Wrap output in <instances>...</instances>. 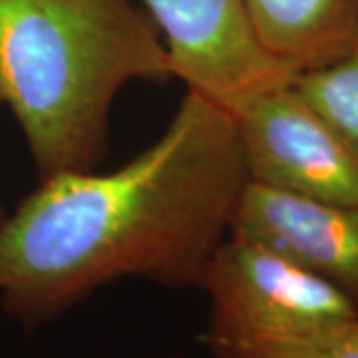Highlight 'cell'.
I'll use <instances>...</instances> for the list:
<instances>
[{
    "mask_svg": "<svg viewBox=\"0 0 358 358\" xmlns=\"http://www.w3.org/2000/svg\"><path fill=\"white\" fill-rule=\"evenodd\" d=\"M213 358H322L358 319L333 282L263 245L227 235L205 271Z\"/></svg>",
    "mask_w": 358,
    "mask_h": 358,
    "instance_id": "3",
    "label": "cell"
},
{
    "mask_svg": "<svg viewBox=\"0 0 358 358\" xmlns=\"http://www.w3.org/2000/svg\"><path fill=\"white\" fill-rule=\"evenodd\" d=\"M322 358H358V319L346 329Z\"/></svg>",
    "mask_w": 358,
    "mask_h": 358,
    "instance_id": "9",
    "label": "cell"
},
{
    "mask_svg": "<svg viewBox=\"0 0 358 358\" xmlns=\"http://www.w3.org/2000/svg\"><path fill=\"white\" fill-rule=\"evenodd\" d=\"M249 181L358 207V148L294 90L293 80L235 112Z\"/></svg>",
    "mask_w": 358,
    "mask_h": 358,
    "instance_id": "4",
    "label": "cell"
},
{
    "mask_svg": "<svg viewBox=\"0 0 358 358\" xmlns=\"http://www.w3.org/2000/svg\"><path fill=\"white\" fill-rule=\"evenodd\" d=\"M294 90L358 148V40L329 64L299 72Z\"/></svg>",
    "mask_w": 358,
    "mask_h": 358,
    "instance_id": "8",
    "label": "cell"
},
{
    "mask_svg": "<svg viewBox=\"0 0 358 358\" xmlns=\"http://www.w3.org/2000/svg\"><path fill=\"white\" fill-rule=\"evenodd\" d=\"M134 80L162 86L176 72L131 0H0V106L22 129L38 179L96 169L112 103Z\"/></svg>",
    "mask_w": 358,
    "mask_h": 358,
    "instance_id": "2",
    "label": "cell"
},
{
    "mask_svg": "<svg viewBox=\"0 0 358 358\" xmlns=\"http://www.w3.org/2000/svg\"><path fill=\"white\" fill-rule=\"evenodd\" d=\"M6 215H8V211H6V209H4V205L0 203V223H2V221H4V217H6Z\"/></svg>",
    "mask_w": 358,
    "mask_h": 358,
    "instance_id": "10",
    "label": "cell"
},
{
    "mask_svg": "<svg viewBox=\"0 0 358 358\" xmlns=\"http://www.w3.org/2000/svg\"><path fill=\"white\" fill-rule=\"evenodd\" d=\"M259 44L294 76L358 40V0H243Z\"/></svg>",
    "mask_w": 358,
    "mask_h": 358,
    "instance_id": "7",
    "label": "cell"
},
{
    "mask_svg": "<svg viewBox=\"0 0 358 358\" xmlns=\"http://www.w3.org/2000/svg\"><path fill=\"white\" fill-rule=\"evenodd\" d=\"M249 181L235 115L185 90L166 131L110 173L40 179L0 223V305L38 329L120 279L203 285Z\"/></svg>",
    "mask_w": 358,
    "mask_h": 358,
    "instance_id": "1",
    "label": "cell"
},
{
    "mask_svg": "<svg viewBox=\"0 0 358 358\" xmlns=\"http://www.w3.org/2000/svg\"><path fill=\"white\" fill-rule=\"evenodd\" d=\"M169 358H176V357H169Z\"/></svg>",
    "mask_w": 358,
    "mask_h": 358,
    "instance_id": "11",
    "label": "cell"
},
{
    "mask_svg": "<svg viewBox=\"0 0 358 358\" xmlns=\"http://www.w3.org/2000/svg\"><path fill=\"white\" fill-rule=\"evenodd\" d=\"M229 235L263 245L333 282L358 307V207L247 181Z\"/></svg>",
    "mask_w": 358,
    "mask_h": 358,
    "instance_id": "6",
    "label": "cell"
},
{
    "mask_svg": "<svg viewBox=\"0 0 358 358\" xmlns=\"http://www.w3.org/2000/svg\"><path fill=\"white\" fill-rule=\"evenodd\" d=\"M166 42L176 78L235 114L294 74L257 40L243 0H140Z\"/></svg>",
    "mask_w": 358,
    "mask_h": 358,
    "instance_id": "5",
    "label": "cell"
}]
</instances>
